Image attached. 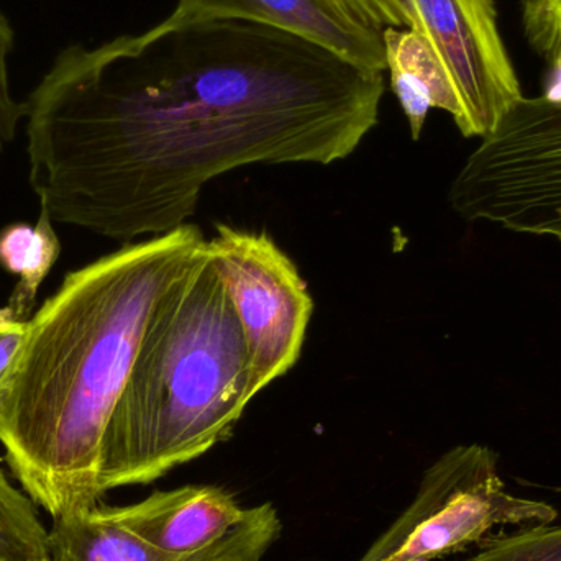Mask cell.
I'll list each match as a JSON object with an SVG mask.
<instances>
[{
  "label": "cell",
  "mask_w": 561,
  "mask_h": 561,
  "mask_svg": "<svg viewBox=\"0 0 561 561\" xmlns=\"http://www.w3.org/2000/svg\"><path fill=\"white\" fill-rule=\"evenodd\" d=\"M382 94L385 72L293 33L164 20L55 59L25 102L30 184L53 222L163 236L227 171L345 160Z\"/></svg>",
  "instance_id": "1"
},
{
  "label": "cell",
  "mask_w": 561,
  "mask_h": 561,
  "mask_svg": "<svg viewBox=\"0 0 561 561\" xmlns=\"http://www.w3.org/2000/svg\"><path fill=\"white\" fill-rule=\"evenodd\" d=\"M206 247L191 224L127 243L69 273L28 320L0 382V442L53 520L98 506L102 442L148 320Z\"/></svg>",
  "instance_id": "2"
},
{
  "label": "cell",
  "mask_w": 561,
  "mask_h": 561,
  "mask_svg": "<svg viewBox=\"0 0 561 561\" xmlns=\"http://www.w3.org/2000/svg\"><path fill=\"white\" fill-rule=\"evenodd\" d=\"M255 396L249 345L206 247L148 320L102 442L99 493L203 457L232 437Z\"/></svg>",
  "instance_id": "3"
},
{
  "label": "cell",
  "mask_w": 561,
  "mask_h": 561,
  "mask_svg": "<svg viewBox=\"0 0 561 561\" xmlns=\"http://www.w3.org/2000/svg\"><path fill=\"white\" fill-rule=\"evenodd\" d=\"M497 455L484 445H458L422 477L412 503L358 561H437L465 552L507 527L559 519L546 501L507 491Z\"/></svg>",
  "instance_id": "4"
},
{
  "label": "cell",
  "mask_w": 561,
  "mask_h": 561,
  "mask_svg": "<svg viewBox=\"0 0 561 561\" xmlns=\"http://www.w3.org/2000/svg\"><path fill=\"white\" fill-rule=\"evenodd\" d=\"M448 201L470 222L561 239V101L519 99L458 171Z\"/></svg>",
  "instance_id": "5"
},
{
  "label": "cell",
  "mask_w": 561,
  "mask_h": 561,
  "mask_svg": "<svg viewBox=\"0 0 561 561\" xmlns=\"http://www.w3.org/2000/svg\"><path fill=\"white\" fill-rule=\"evenodd\" d=\"M207 247L242 325L259 394L299 359L312 297L294 263L265 232L219 226Z\"/></svg>",
  "instance_id": "6"
},
{
  "label": "cell",
  "mask_w": 561,
  "mask_h": 561,
  "mask_svg": "<svg viewBox=\"0 0 561 561\" xmlns=\"http://www.w3.org/2000/svg\"><path fill=\"white\" fill-rule=\"evenodd\" d=\"M408 28L431 46L454 85L455 125L486 138L524 98L493 0H401Z\"/></svg>",
  "instance_id": "7"
},
{
  "label": "cell",
  "mask_w": 561,
  "mask_h": 561,
  "mask_svg": "<svg viewBox=\"0 0 561 561\" xmlns=\"http://www.w3.org/2000/svg\"><path fill=\"white\" fill-rule=\"evenodd\" d=\"M272 504L252 507L249 519L209 549L187 556L164 552L112 519L104 506L55 519L46 539L49 561H260L279 539Z\"/></svg>",
  "instance_id": "8"
},
{
  "label": "cell",
  "mask_w": 561,
  "mask_h": 561,
  "mask_svg": "<svg viewBox=\"0 0 561 561\" xmlns=\"http://www.w3.org/2000/svg\"><path fill=\"white\" fill-rule=\"evenodd\" d=\"M167 20L263 23L323 46L363 68L386 71L382 33L353 19L333 0H180Z\"/></svg>",
  "instance_id": "9"
},
{
  "label": "cell",
  "mask_w": 561,
  "mask_h": 561,
  "mask_svg": "<svg viewBox=\"0 0 561 561\" xmlns=\"http://www.w3.org/2000/svg\"><path fill=\"white\" fill-rule=\"evenodd\" d=\"M105 513L164 552L187 556L216 546L240 524L250 510L219 486H184L158 491L140 503L105 507Z\"/></svg>",
  "instance_id": "10"
},
{
  "label": "cell",
  "mask_w": 561,
  "mask_h": 561,
  "mask_svg": "<svg viewBox=\"0 0 561 561\" xmlns=\"http://www.w3.org/2000/svg\"><path fill=\"white\" fill-rule=\"evenodd\" d=\"M386 71L391 89L408 118L412 140H419L431 108H440L457 118L454 85L431 46L409 28H386Z\"/></svg>",
  "instance_id": "11"
},
{
  "label": "cell",
  "mask_w": 561,
  "mask_h": 561,
  "mask_svg": "<svg viewBox=\"0 0 561 561\" xmlns=\"http://www.w3.org/2000/svg\"><path fill=\"white\" fill-rule=\"evenodd\" d=\"M59 250L53 220L42 209L35 226L13 224L0 232V266L19 276L5 306L16 319L28 320L39 286L55 266Z\"/></svg>",
  "instance_id": "12"
},
{
  "label": "cell",
  "mask_w": 561,
  "mask_h": 561,
  "mask_svg": "<svg viewBox=\"0 0 561 561\" xmlns=\"http://www.w3.org/2000/svg\"><path fill=\"white\" fill-rule=\"evenodd\" d=\"M48 529L35 503L0 470V561H38L46 557Z\"/></svg>",
  "instance_id": "13"
},
{
  "label": "cell",
  "mask_w": 561,
  "mask_h": 561,
  "mask_svg": "<svg viewBox=\"0 0 561 561\" xmlns=\"http://www.w3.org/2000/svg\"><path fill=\"white\" fill-rule=\"evenodd\" d=\"M461 561H561V524L497 534Z\"/></svg>",
  "instance_id": "14"
},
{
  "label": "cell",
  "mask_w": 561,
  "mask_h": 561,
  "mask_svg": "<svg viewBox=\"0 0 561 561\" xmlns=\"http://www.w3.org/2000/svg\"><path fill=\"white\" fill-rule=\"evenodd\" d=\"M524 35L550 68L561 65V0H523Z\"/></svg>",
  "instance_id": "15"
},
{
  "label": "cell",
  "mask_w": 561,
  "mask_h": 561,
  "mask_svg": "<svg viewBox=\"0 0 561 561\" xmlns=\"http://www.w3.org/2000/svg\"><path fill=\"white\" fill-rule=\"evenodd\" d=\"M13 42L12 25L0 10V150L13 141L20 121L25 117V104L15 101L10 88L9 62Z\"/></svg>",
  "instance_id": "16"
},
{
  "label": "cell",
  "mask_w": 561,
  "mask_h": 561,
  "mask_svg": "<svg viewBox=\"0 0 561 561\" xmlns=\"http://www.w3.org/2000/svg\"><path fill=\"white\" fill-rule=\"evenodd\" d=\"M350 16L368 28L382 33L386 28H408V16L401 0H333Z\"/></svg>",
  "instance_id": "17"
},
{
  "label": "cell",
  "mask_w": 561,
  "mask_h": 561,
  "mask_svg": "<svg viewBox=\"0 0 561 561\" xmlns=\"http://www.w3.org/2000/svg\"><path fill=\"white\" fill-rule=\"evenodd\" d=\"M28 320L16 319L7 307L0 309V382L5 378L13 358L22 346L28 330Z\"/></svg>",
  "instance_id": "18"
},
{
  "label": "cell",
  "mask_w": 561,
  "mask_h": 561,
  "mask_svg": "<svg viewBox=\"0 0 561 561\" xmlns=\"http://www.w3.org/2000/svg\"><path fill=\"white\" fill-rule=\"evenodd\" d=\"M38 561H49V560H48V559H46V557H45V559H42V560H38Z\"/></svg>",
  "instance_id": "19"
},
{
  "label": "cell",
  "mask_w": 561,
  "mask_h": 561,
  "mask_svg": "<svg viewBox=\"0 0 561 561\" xmlns=\"http://www.w3.org/2000/svg\"><path fill=\"white\" fill-rule=\"evenodd\" d=\"M559 240H560V242H561V239H559Z\"/></svg>",
  "instance_id": "20"
}]
</instances>
